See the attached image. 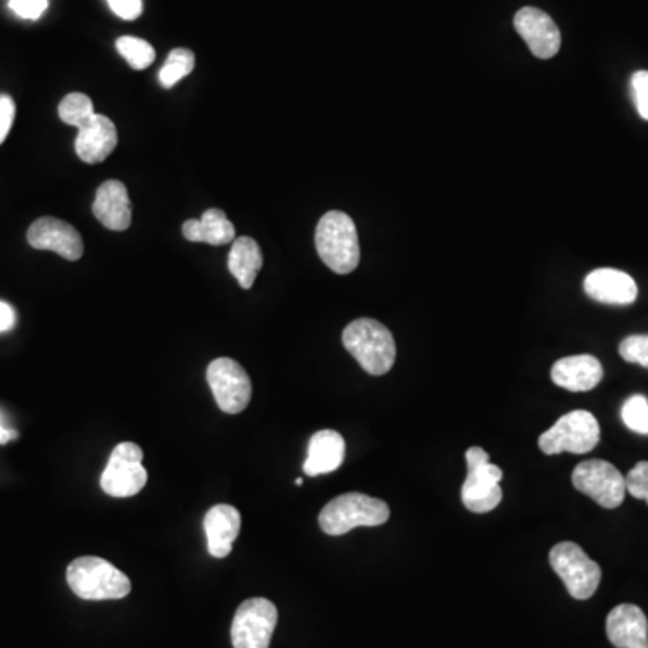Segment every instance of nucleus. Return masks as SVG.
Returning a JSON list of instances; mask_svg holds the SVG:
<instances>
[{
  "instance_id": "2f4dec72",
  "label": "nucleus",
  "mask_w": 648,
  "mask_h": 648,
  "mask_svg": "<svg viewBox=\"0 0 648 648\" xmlns=\"http://www.w3.org/2000/svg\"><path fill=\"white\" fill-rule=\"evenodd\" d=\"M15 122V101L10 96L0 94V144L4 143L11 125Z\"/></svg>"
},
{
  "instance_id": "5701e85b",
  "label": "nucleus",
  "mask_w": 648,
  "mask_h": 648,
  "mask_svg": "<svg viewBox=\"0 0 648 648\" xmlns=\"http://www.w3.org/2000/svg\"><path fill=\"white\" fill-rule=\"evenodd\" d=\"M195 69V54L190 49L179 48L174 49L168 54L166 64L158 73V81L164 89H171L175 84H179L180 79L190 76L191 71Z\"/></svg>"
},
{
  "instance_id": "c85d7f7f",
  "label": "nucleus",
  "mask_w": 648,
  "mask_h": 648,
  "mask_svg": "<svg viewBox=\"0 0 648 648\" xmlns=\"http://www.w3.org/2000/svg\"><path fill=\"white\" fill-rule=\"evenodd\" d=\"M631 89H633L636 111L641 119L648 122V71L634 73L633 79H631Z\"/></svg>"
},
{
  "instance_id": "a878e982",
  "label": "nucleus",
  "mask_w": 648,
  "mask_h": 648,
  "mask_svg": "<svg viewBox=\"0 0 648 648\" xmlns=\"http://www.w3.org/2000/svg\"><path fill=\"white\" fill-rule=\"evenodd\" d=\"M622 420L625 428L638 434L648 436V398L644 395H633L622 407Z\"/></svg>"
},
{
  "instance_id": "1a4fd4ad",
  "label": "nucleus",
  "mask_w": 648,
  "mask_h": 648,
  "mask_svg": "<svg viewBox=\"0 0 648 648\" xmlns=\"http://www.w3.org/2000/svg\"><path fill=\"white\" fill-rule=\"evenodd\" d=\"M573 486L607 510H614L622 505L627 494L625 475L603 459H589L576 465Z\"/></svg>"
},
{
  "instance_id": "f8f14e48",
  "label": "nucleus",
  "mask_w": 648,
  "mask_h": 648,
  "mask_svg": "<svg viewBox=\"0 0 648 648\" xmlns=\"http://www.w3.org/2000/svg\"><path fill=\"white\" fill-rule=\"evenodd\" d=\"M27 242L33 249L53 251L69 262H78L84 256V240L76 227L53 216H42L33 221L27 231Z\"/></svg>"
},
{
  "instance_id": "412c9836",
  "label": "nucleus",
  "mask_w": 648,
  "mask_h": 648,
  "mask_svg": "<svg viewBox=\"0 0 648 648\" xmlns=\"http://www.w3.org/2000/svg\"><path fill=\"white\" fill-rule=\"evenodd\" d=\"M182 234L190 242L209 243V245H227L237 240L232 221L227 218L226 213L216 207L207 209L201 218L186 220Z\"/></svg>"
},
{
  "instance_id": "39448f33",
  "label": "nucleus",
  "mask_w": 648,
  "mask_h": 648,
  "mask_svg": "<svg viewBox=\"0 0 648 648\" xmlns=\"http://www.w3.org/2000/svg\"><path fill=\"white\" fill-rule=\"evenodd\" d=\"M467 459V480L461 486V501L474 513L496 510L503 499V470L491 463V456L481 447H470Z\"/></svg>"
},
{
  "instance_id": "20e7f679",
  "label": "nucleus",
  "mask_w": 648,
  "mask_h": 648,
  "mask_svg": "<svg viewBox=\"0 0 648 648\" xmlns=\"http://www.w3.org/2000/svg\"><path fill=\"white\" fill-rule=\"evenodd\" d=\"M390 506L382 499L350 492L328 503L319 513V526L332 537H339L359 526H380L390 521Z\"/></svg>"
},
{
  "instance_id": "b1692460",
  "label": "nucleus",
  "mask_w": 648,
  "mask_h": 648,
  "mask_svg": "<svg viewBox=\"0 0 648 648\" xmlns=\"http://www.w3.org/2000/svg\"><path fill=\"white\" fill-rule=\"evenodd\" d=\"M117 53L127 60L128 65L136 71H143L153 64L155 60V49L141 38L122 37L117 38Z\"/></svg>"
},
{
  "instance_id": "dca6fc26",
  "label": "nucleus",
  "mask_w": 648,
  "mask_h": 648,
  "mask_svg": "<svg viewBox=\"0 0 648 648\" xmlns=\"http://www.w3.org/2000/svg\"><path fill=\"white\" fill-rule=\"evenodd\" d=\"M607 638L617 648H648V620L633 603H622L609 612Z\"/></svg>"
},
{
  "instance_id": "4468645a",
  "label": "nucleus",
  "mask_w": 648,
  "mask_h": 648,
  "mask_svg": "<svg viewBox=\"0 0 648 648\" xmlns=\"http://www.w3.org/2000/svg\"><path fill=\"white\" fill-rule=\"evenodd\" d=\"M585 294L603 305H633L638 300L636 281L617 269H596L585 276Z\"/></svg>"
},
{
  "instance_id": "cd10ccee",
  "label": "nucleus",
  "mask_w": 648,
  "mask_h": 648,
  "mask_svg": "<svg viewBox=\"0 0 648 648\" xmlns=\"http://www.w3.org/2000/svg\"><path fill=\"white\" fill-rule=\"evenodd\" d=\"M627 492L631 496L648 503V461H639L627 475Z\"/></svg>"
},
{
  "instance_id": "0eeeda50",
  "label": "nucleus",
  "mask_w": 648,
  "mask_h": 648,
  "mask_svg": "<svg viewBox=\"0 0 648 648\" xmlns=\"http://www.w3.org/2000/svg\"><path fill=\"white\" fill-rule=\"evenodd\" d=\"M549 564L575 600H589L601 582L600 566L575 543H560L549 551Z\"/></svg>"
},
{
  "instance_id": "2eb2a0df",
  "label": "nucleus",
  "mask_w": 648,
  "mask_h": 648,
  "mask_svg": "<svg viewBox=\"0 0 648 648\" xmlns=\"http://www.w3.org/2000/svg\"><path fill=\"white\" fill-rule=\"evenodd\" d=\"M116 147L117 128L109 117L92 114L81 127H78V138L74 148L84 163H103Z\"/></svg>"
},
{
  "instance_id": "9b49d317",
  "label": "nucleus",
  "mask_w": 648,
  "mask_h": 648,
  "mask_svg": "<svg viewBox=\"0 0 648 648\" xmlns=\"http://www.w3.org/2000/svg\"><path fill=\"white\" fill-rule=\"evenodd\" d=\"M207 384L221 411L238 415L245 411L253 396V382L247 371L229 357H220L207 366Z\"/></svg>"
},
{
  "instance_id": "ddd939ff",
  "label": "nucleus",
  "mask_w": 648,
  "mask_h": 648,
  "mask_svg": "<svg viewBox=\"0 0 648 648\" xmlns=\"http://www.w3.org/2000/svg\"><path fill=\"white\" fill-rule=\"evenodd\" d=\"M516 31L526 42L533 56L541 60L554 59L559 53L562 37L554 18L538 8H522L513 18Z\"/></svg>"
},
{
  "instance_id": "7c9ffc66",
  "label": "nucleus",
  "mask_w": 648,
  "mask_h": 648,
  "mask_svg": "<svg viewBox=\"0 0 648 648\" xmlns=\"http://www.w3.org/2000/svg\"><path fill=\"white\" fill-rule=\"evenodd\" d=\"M106 2L123 21H136L143 13V0H106Z\"/></svg>"
},
{
  "instance_id": "9d476101",
  "label": "nucleus",
  "mask_w": 648,
  "mask_h": 648,
  "mask_svg": "<svg viewBox=\"0 0 648 648\" xmlns=\"http://www.w3.org/2000/svg\"><path fill=\"white\" fill-rule=\"evenodd\" d=\"M278 623V609L267 598H251L238 607L232 620L234 648H269Z\"/></svg>"
},
{
  "instance_id": "f257e3e1",
  "label": "nucleus",
  "mask_w": 648,
  "mask_h": 648,
  "mask_svg": "<svg viewBox=\"0 0 648 648\" xmlns=\"http://www.w3.org/2000/svg\"><path fill=\"white\" fill-rule=\"evenodd\" d=\"M316 249L322 264L335 275H350L359 267L360 243L352 216L343 212L322 215L316 229Z\"/></svg>"
},
{
  "instance_id": "423d86ee",
  "label": "nucleus",
  "mask_w": 648,
  "mask_h": 648,
  "mask_svg": "<svg viewBox=\"0 0 648 648\" xmlns=\"http://www.w3.org/2000/svg\"><path fill=\"white\" fill-rule=\"evenodd\" d=\"M600 442V423L589 411H571L538 437L544 454H587Z\"/></svg>"
},
{
  "instance_id": "aec40b11",
  "label": "nucleus",
  "mask_w": 648,
  "mask_h": 648,
  "mask_svg": "<svg viewBox=\"0 0 648 648\" xmlns=\"http://www.w3.org/2000/svg\"><path fill=\"white\" fill-rule=\"evenodd\" d=\"M344 456H346L344 437L338 431L325 429L310 437L303 470L312 478L332 474L343 465Z\"/></svg>"
},
{
  "instance_id": "bb28decb",
  "label": "nucleus",
  "mask_w": 648,
  "mask_h": 648,
  "mask_svg": "<svg viewBox=\"0 0 648 648\" xmlns=\"http://www.w3.org/2000/svg\"><path fill=\"white\" fill-rule=\"evenodd\" d=\"M623 360L631 364H639L648 369V335H631L623 339L618 348Z\"/></svg>"
},
{
  "instance_id": "4be33fe9",
  "label": "nucleus",
  "mask_w": 648,
  "mask_h": 648,
  "mask_svg": "<svg viewBox=\"0 0 648 648\" xmlns=\"http://www.w3.org/2000/svg\"><path fill=\"white\" fill-rule=\"evenodd\" d=\"M227 267L242 289L249 290L254 285V280L264 267V254L258 243L253 238L242 237L232 242Z\"/></svg>"
},
{
  "instance_id": "f03ea898",
  "label": "nucleus",
  "mask_w": 648,
  "mask_h": 648,
  "mask_svg": "<svg viewBox=\"0 0 648 648\" xmlns=\"http://www.w3.org/2000/svg\"><path fill=\"white\" fill-rule=\"evenodd\" d=\"M344 348L354 355L366 373L382 377L396 359V344L393 333L382 322L360 317L350 322L343 332Z\"/></svg>"
},
{
  "instance_id": "7ed1b4c3",
  "label": "nucleus",
  "mask_w": 648,
  "mask_h": 648,
  "mask_svg": "<svg viewBox=\"0 0 648 648\" xmlns=\"http://www.w3.org/2000/svg\"><path fill=\"white\" fill-rule=\"evenodd\" d=\"M67 584L81 600H122L132 584L116 566L100 557H79L67 568Z\"/></svg>"
},
{
  "instance_id": "f3484780",
  "label": "nucleus",
  "mask_w": 648,
  "mask_h": 648,
  "mask_svg": "<svg viewBox=\"0 0 648 648\" xmlns=\"http://www.w3.org/2000/svg\"><path fill=\"white\" fill-rule=\"evenodd\" d=\"M96 218L111 231H127L132 224V204L127 186L119 180H106L96 191L92 204Z\"/></svg>"
},
{
  "instance_id": "6e6552de",
  "label": "nucleus",
  "mask_w": 648,
  "mask_h": 648,
  "mask_svg": "<svg viewBox=\"0 0 648 648\" xmlns=\"http://www.w3.org/2000/svg\"><path fill=\"white\" fill-rule=\"evenodd\" d=\"M143 448L132 442L119 443L112 450L101 474V488L112 497H132L143 491L148 472L143 467Z\"/></svg>"
},
{
  "instance_id": "c756f323",
  "label": "nucleus",
  "mask_w": 648,
  "mask_h": 648,
  "mask_svg": "<svg viewBox=\"0 0 648 648\" xmlns=\"http://www.w3.org/2000/svg\"><path fill=\"white\" fill-rule=\"evenodd\" d=\"M48 5L49 0H10L11 11L26 21H38Z\"/></svg>"
},
{
  "instance_id": "393cba45",
  "label": "nucleus",
  "mask_w": 648,
  "mask_h": 648,
  "mask_svg": "<svg viewBox=\"0 0 648 648\" xmlns=\"http://www.w3.org/2000/svg\"><path fill=\"white\" fill-rule=\"evenodd\" d=\"M92 114H96L92 100L81 92L65 96L59 106L60 119L71 127H81Z\"/></svg>"
},
{
  "instance_id": "a211bd4d",
  "label": "nucleus",
  "mask_w": 648,
  "mask_h": 648,
  "mask_svg": "<svg viewBox=\"0 0 648 648\" xmlns=\"http://www.w3.org/2000/svg\"><path fill=\"white\" fill-rule=\"evenodd\" d=\"M242 528V516L231 505H215L204 517L207 551L215 559H226L232 551V544Z\"/></svg>"
},
{
  "instance_id": "6ab92c4d",
  "label": "nucleus",
  "mask_w": 648,
  "mask_h": 648,
  "mask_svg": "<svg viewBox=\"0 0 648 648\" xmlns=\"http://www.w3.org/2000/svg\"><path fill=\"white\" fill-rule=\"evenodd\" d=\"M603 379L600 360L593 355H573L557 360L551 368V380L562 390L573 393L595 390Z\"/></svg>"
},
{
  "instance_id": "f704fd0d",
  "label": "nucleus",
  "mask_w": 648,
  "mask_h": 648,
  "mask_svg": "<svg viewBox=\"0 0 648 648\" xmlns=\"http://www.w3.org/2000/svg\"><path fill=\"white\" fill-rule=\"evenodd\" d=\"M295 485H297V486L303 485V480H301V478H297V480H295Z\"/></svg>"
},
{
  "instance_id": "473e14b6",
  "label": "nucleus",
  "mask_w": 648,
  "mask_h": 648,
  "mask_svg": "<svg viewBox=\"0 0 648 648\" xmlns=\"http://www.w3.org/2000/svg\"><path fill=\"white\" fill-rule=\"evenodd\" d=\"M16 314L13 306L8 305L4 301H0V333L8 332L15 327Z\"/></svg>"
},
{
  "instance_id": "72a5a7b5",
  "label": "nucleus",
  "mask_w": 648,
  "mask_h": 648,
  "mask_svg": "<svg viewBox=\"0 0 648 648\" xmlns=\"http://www.w3.org/2000/svg\"><path fill=\"white\" fill-rule=\"evenodd\" d=\"M18 434L13 429L5 428L4 423H2V417H0V445H5V443L13 442L16 440Z\"/></svg>"
}]
</instances>
